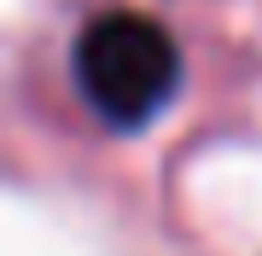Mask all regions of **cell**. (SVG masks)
<instances>
[{
	"mask_svg": "<svg viewBox=\"0 0 262 256\" xmlns=\"http://www.w3.org/2000/svg\"><path fill=\"white\" fill-rule=\"evenodd\" d=\"M76 87L111 128H146L181 87V47L146 12H99L76 35Z\"/></svg>",
	"mask_w": 262,
	"mask_h": 256,
	"instance_id": "1",
	"label": "cell"
}]
</instances>
